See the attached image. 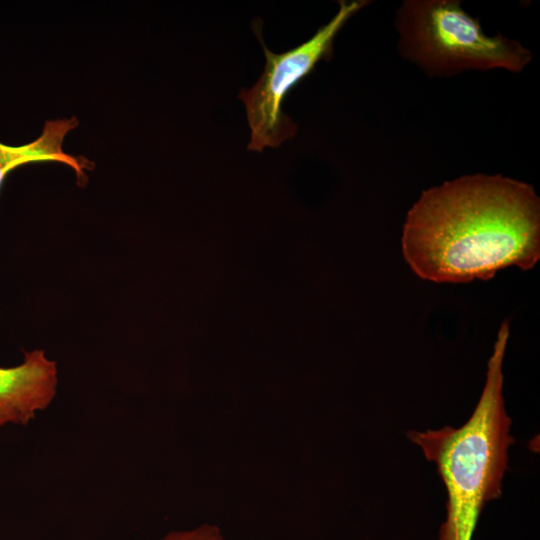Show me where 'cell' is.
Wrapping results in <instances>:
<instances>
[{"label":"cell","mask_w":540,"mask_h":540,"mask_svg":"<svg viewBox=\"0 0 540 540\" xmlns=\"http://www.w3.org/2000/svg\"><path fill=\"white\" fill-rule=\"evenodd\" d=\"M77 125L76 117L47 120L41 135L31 143L17 147L0 143V187L14 168L38 161H57L68 165L75 171L78 182L85 184L88 179L86 170L93 168V162L82 156L69 155L62 149L66 134Z\"/></svg>","instance_id":"8992f818"},{"label":"cell","mask_w":540,"mask_h":540,"mask_svg":"<svg viewBox=\"0 0 540 540\" xmlns=\"http://www.w3.org/2000/svg\"><path fill=\"white\" fill-rule=\"evenodd\" d=\"M367 4L365 0L339 1L338 12L327 24L307 41L282 53L267 48L260 27L255 23L254 30L266 63L257 82L239 93L251 130L248 150L262 152L265 147L276 148L296 134L297 125L282 111L283 101L321 60L331 59L336 35Z\"/></svg>","instance_id":"277c9868"},{"label":"cell","mask_w":540,"mask_h":540,"mask_svg":"<svg viewBox=\"0 0 540 540\" xmlns=\"http://www.w3.org/2000/svg\"><path fill=\"white\" fill-rule=\"evenodd\" d=\"M509 324L498 331L477 405L460 427L409 431L407 437L436 465L446 493V520L439 540H472L485 504L501 496L513 443L503 397L502 365Z\"/></svg>","instance_id":"7a4b0ae2"},{"label":"cell","mask_w":540,"mask_h":540,"mask_svg":"<svg viewBox=\"0 0 540 540\" xmlns=\"http://www.w3.org/2000/svg\"><path fill=\"white\" fill-rule=\"evenodd\" d=\"M160 540H227L221 529L213 524L204 523L199 526L173 530L165 534Z\"/></svg>","instance_id":"52a82bcc"},{"label":"cell","mask_w":540,"mask_h":540,"mask_svg":"<svg viewBox=\"0 0 540 540\" xmlns=\"http://www.w3.org/2000/svg\"><path fill=\"white\" fill-rule=\"evenodd\" d=\"M401 244L411 270L436 283L529 270L540 259V199L530 184L500 174L446 181L408 211Z\"/></svg>","instance_id":"6da1fadb"},{"label":"cell","mask_w":540,"mask_h":540,"mask_svg":"<svg viewBox=\"0 0 540 540\" xmlns=\"http://www.w3.org/2000/svg\"><path fill=\"white\" fill-rule=\"evenodd\" d=\"M396 28L401 55L431 76L497 68L520 72L531 60L519 41L486 35L455 0L404 1Z\"/></svg>","instance_id":"3957f363"},{"label":"cell","mask_w":540,"mask_h":540,"mask_svg":"<svg viewBox=\"0 0 540 540\" xmlns=\"http://www.w3.org/2000/svg\"><path fill=\"white\" fill-rule=\"evenodd\" d=\"M57 383L56 362L40 349L24 352L18 366L0 367V427L28 424L51 404Z\"/></svg>","instance_id":"5b68a950"}]
</instances>
